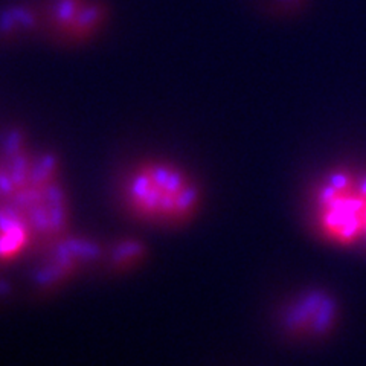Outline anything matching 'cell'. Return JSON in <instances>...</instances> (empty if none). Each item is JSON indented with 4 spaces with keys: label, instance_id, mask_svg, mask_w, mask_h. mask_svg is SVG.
<instances>
[{
    "label": "cell",
    "instance_id": "2",
    "mask_svg": "<svg viewBox=\"0 0 366 366\" xmlns=\"http://www.w3.org/2000/svg\"><path fill=\"white\" fill-rule=\"evenodd\" d=\"M121 199L134 219L157 226H174L196 215L202 192L187 169L169 160L153 159L136 164L125 173Z\"/></svg>",
    "mask_w": 366,
    "mask_h": 366
},
{
    "label": "cell",
    "instance_id": "5",
    "mask_svg": "<svg viewBox=\"0 0 366 366\" xmlns=\"http://www.w3.org/2000/svg\"><path fill=\"white\" fill-rule=\"evenodd\" d=\"M59 244V252H55L51 261L46 264L41 270V278L40 282L51 285L54 282H59L66 273L71 272L72 269L81 267L84 262L95 258L97 255V246L86 242H79V239H72V242H67L64 237L56 242Z\"/></svg>",
    "mask_w": 366,
    "mask_h": 366
},
{
    "label": "cell",
    "instance_id": "1",
    "mask_svg": "<svg viewBox=\"0 0 366 366\" xmlns=\"http://www.w3.org/2000/svg\"><path fill=\"white\" fill-rule=\"evenodd\" d=\"M0 206L29 226L36 247L61 239L69 226V202L59 162L11 139L0 152Z\"/></svg>",
    "mask_w": 366,
    "mask_h": 366
},
{
    "label": "cell",
    "instance_id": "7",
    "mask_svg": "<svg viewBox=\"0 0 366 366\" xmlns=\"http://www.w3.org/2000/svg\"><path fill=\"white\" fill-rule=\"evenodd\" d=\"M137 246L133 243L129 244H124L121 247L117 249V252L113 254V261L117 262L118 266H125V264H130L136 258H137Z\"/></svg>",
    "mask_w": 366,
    "mask_h": 366
},
{
    "label": "cell",
    "instance_id": "6",
    "mask_svg": "<svg viewBox=\"0 0 366 366\" xmlns=\"http://www.w3.org/2000/svg\"><path fill=\"white\" fill-rule=\"evenodd\" d=\"M32 247L36 242L25 220L0 206V262L16 261Z\"/></svg>",
    "mask_w": 366,
    "mask_h": 366
},
{
    "label": "cell",
    "instance_id": "4",
    "mask_svg": "<svg viewBox=\"0 0 366 366\" xmlns=\"http://www.w3.org/2000/svg\"><path fill=\"white\" fill-rule=\"evenodd\" d=\"M337 304L324 290H307L287 304L282 312V327L297 337H320L333 328Z\"/></svg>",
    "mask_w": 366,
    "mask_h": 366
},
{
    "label": "cell",
    "instance_id": "3",
    "mask_svg": "<svg viewBox=\"0 0 366 366\" xmlns=\"http://www.w3.org/2000/svg\"><path fill=\"white\" fill-rule=\"evenodd\" d=\"M316 231L331 244L362 243L363 200L359 174L333 169L317 182L312 202Z\"/></svg>",
    "mask_w": 366,
    "mask_h": 366
},
{
    "label": "cell",
    "instance_id": "8",
    "mask_svg": "<svg viewBox=\"0 0 366 366\" xmlns=\"http://www.w3.org/2000/svg\"><path fill=\"white\" fill-rule=\"evenodd\" d=\"M360 182V192H362V200H363V235H362V243L366 244V173L359 174Z\"/></svg>",
    "mask_w": 366,
    "mask_h": 366
}]
</instances>
